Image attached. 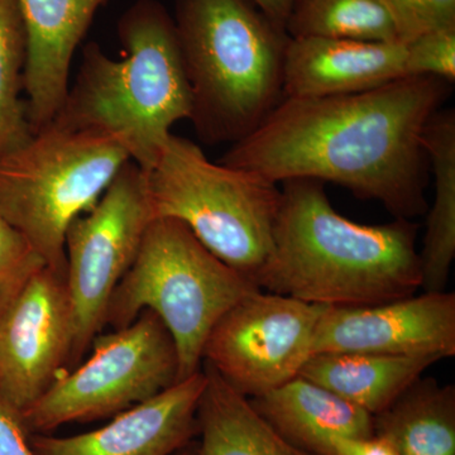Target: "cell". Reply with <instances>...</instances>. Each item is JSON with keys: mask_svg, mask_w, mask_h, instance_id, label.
Listing matches in <instances>:
<instances>
[{"mask_svg": "<svg viewBox=\"0 0 455 455\" xmlns=\"http://www.w3.org/2000/svg\"><path fill=\"white\" fill-rule=\"evenodd\" d=\"M331 455H398L396 449L382 436L366 438H333Z\"/></svg>", "mask_w": 455, "mask_h": 455, "instance_id": "4316f807", "label": "cell"}, {"mask_svg": "<svg viewBox=\"0 0 455 455\" xmlns=\"http://www.w3.org/2000/svg\"><path fill=\"white\" fill-rule=\"evenodd\" d=\"M46 266L31 242L0 215V313Z\"/></svg>", "mask_w": 455, "mask_h": 455, "instance_id": "603a6c76", "label": "cell"}, {"mask_svg": "<svg viewBox=\"0 0 455 455\" xmlns=\"http://www.w3.org/2000/svg\"><path fill=\"white\" fill-rule=\"evenodd\" d=\"M122 59L95 42L68 86L57 127L113 137L140 170L154 163L182 119L190 121L191 94L175 23L157 0H137L118 22Z\"/></svg>", "mask_w": 455, "mask_h": 455, "instance_id": "3957f363", "label": "cell"}, {"mask_svg": "<svg viewBox=\"0 0 455 455\" xmlns=\"http://www.w3.org/2000/svg\"><path fill=\"white\" fill-rule=\"evenodd\" d=\"M142 173L152 220L181 221L214 256L256 283L274 248L277 184L212 163L193 140L172 133Z\"/></svg>", "mask_w": 455, "mask_h": 455, "instance_id": "5b68a950", "label": "cell"}, {"mask_svg": "<svg viewBox=\"0 0 455 455\" xmlns=\"http://www.w3.org/2000/svg\"><path fill=\"white\" fill-rule=\"evenodd\" d=\"M250 403L283 438L309 453L331 455L333 438L374 435L373 415L302 376Z\"/></svg>", "mask_w": 455, "mask_h": 455, "instance_id": "2e32d148", "label": "cell"}, {"mask_svg": "<svg viewBox=\"0 0 455 455\" xmlns=\"http://www.w3.org/2000/svg\"><path fill=\"white\" fill-rule=\"evenodd\" d=\"M325 307L254 291L218 320L204 346L203 363L247 398L275 390L300 374Z\"/></svg>", "mask_w": 455, "mask_h": 455, "instance_id": "30bf717a", "label": "cell"}, {"mask_svg": "<svg viewBox=\"0 0 455 455\" xmlns=\"http://www.w3.org/2000/svg\"><path fill=\"white\" fill-rule=\"evenodd\" d=\"M259 290L204 247L181 221L154 220L110 299L106 325L124 328L142 311L155 313L175 341L181 381L202 370L204 346L218 320Z\"/></svg>", "mask_w": 455, "mask_h": 455, "instance_id": "8992f818", "label": "cell"}, {"mask_svg": "<svg viewBox=\"0 0 455 455\" xmlns=\"http://www.w3.org/2000/svg\"><path fill=\"white\" fill-rule=\"evenodd\" d=\"M151 220L142 170L130 161L98 203L68 227L65 280L74 315L71 363L82 361L106 326L110 299Z\"/></svg>", "mask_w": 455, "mask_h": 455, "instance_id": "9c48e42d", "label": "cell"}, {"mask_svg": "<svg viewBox=\"0 0 455 455\" xmlns=\"http://www.w3.org/2000/svg\"><path fill=\"white\" fill-rule=\"evenodd\" d=\"M110 0H17L27 31L25 94L32 133L52 123L70 86L71 62Z\"/></svg>", "mask_w": 455, "mask_h": 455, "instance_id": "5bb4252c", "label": "cell"}, {"mask_svg": "<svg viewBox=\"0 0 455 455\" xmlns=\"http://www.w3.org/2000/svg\"><path fill=\"white\" fill-rule=\"evenodd\" d=\"M204 370L139 405L113 416L97 430L73 436L29 434L35 455H172L197 434Z\"/></svg>", "mask_w": 455, "mask_h": 455, "instance_id": "4fadbf2b", "label": "cell"}, {"mask_svg": "<svg viewBox=\"0 0 455 455\" xmlns=\"http://www.w3.org/2000/svg\"><path fill=\"white\" fill-rule=\"evenodd\" d=\"M281 185L274 248L256 277L260 290L322 307H357L421 289L418 226L411 220L357 223L335 211L323 182Z\"/></svg>", "mask_w": 455, "mask_h": 455, "instance_id": "7a4b0ae2", "label": "cell"}, {"mask_svg": "<svg viewBox=\"0 0 455 455\" xmlns=\"http://www.w3.org/2000/svg\"><path fill=\"white\" fill-rule=\"evenodd\" d=\"M451 92L445 80L409 76L355 94L283 98L220 163L277 185H340L410 220L427 211L425 128Z\"/></svg>", "mask_w": 455, "mask_h": 455, "instance_id": "6da1fadb", "label": "cell"}, {"mask_svg": "<svg viewBox=\"0 0 455 455\" xmlns=\"http://www.w3.org/2000/svg\"><path fill=\"white\" fill-rule=\"evenodd\" d=\"M374 418V434L398 455H455V387L418 379Z\"/></svg>", "mask_w": 455, "mask_h": 455, "instance_id": "ffe728a7", "label": "cell"}, {"mask_svg": "<svg viewBox=\"0 0 455 455\" xmlns=\"http://www.w3.org/2000/svg\"><path fill=\"white\" fill-rule=\"evenodd\" d=\"M27 31L17 0H0V157L32 136L27 116Z\"/></svg>", "mask_w": 455, "mask_h": 455, "instance_id": "7402d4cb", "label": "cell"}, {"mask_svg": "<svg viewBox=\"0 0 455 455\" xmlns=\"http://www.w3.org/2000/svg\"><path fill=\"white\" fill-rule=\"evenodd\" d=\"M196 447L197 445L188 444L187 447L182 448L181 451H179L176 455H196Z\"/></svg>", "mask_w": 455, "mask_h": 455, "instance_id": "f1b7e54d", "label": "cell"}, {"mask_svg": "<svg viewBox=\"0 0 455 455\" xmlns=\"http://www.w3.org/2000/svg\"><path fill=\"white\" fill-rule=\"evenodd\" d=\"M436 362L439 359L433 357L319 353L310 355L299 376L376 416L390 407Z\"/></svg>", "mask_w": 455, "mask_h": 455, "instance_id": "e0dca14e", "label": "cell"}, {"mask_svg": "<svg viewBox=\"0 0 455 455\" xmlns=\"http://www.w3.org/2000/svg\"><path fill=\"white\" fill-rule=\"evenodd\" d=\"M319 353L454 357L455 293L424 291L371 307H326L311 346V355Z\"/></svg>", "mask_w": 455, "mask_h": 455, "instance_id": "7c38bea8", "label": "cell"}, {"mask_svg": "<svg viewBox=\"0 0 455 455\" xmlns=\"http://www.w3.org/2000/svg\"><path fill=\"white\" fill-rule=\"evenodd\" d=\"M409 77L406 44L290 37L284 56L283 98L355 94Z\"/></svg>", "mask_w": 455, "mask_h": 455, "instance_id": "9a60e30c", "label": "cell"}, {"mask_svg": "<svg viewBox=\"0 0 455 455\" xmlns=\"http://www.w3.org/2000/svg\"><path fill=\"white\" fill-rule=\"evenodd\" d=\"M253 2L275 25L284 29L293 0H253Z\"/></svg>", "mask_w": 455, "mask_h": 455, "instance_id": "83f0119b", "label": "cell"}, {"mask_svg": "<svg viewBox=\"0 0 455 455\" xmlns=\"http://www.w3.org/2000/svg\"><path fill=\"white\" fill-rule=\"evenodd\" d=\"M284 29L291 38L398 41L390 14L379 0H293Z\"/></svg>", "mask_w": 455, "mask_h": 455, "instance_id": "44dd1931", "label": "cell"}, {"mask_svg": "<svg viewBox=\"0 0 455 455\" xmlns=\"http://www.w3.org/2000/svg\"><path fill=\"white\" fill-rule=\"evenodd\" d=\"M390 14L398 41L455 27V0H379Z\"/></svg>", "mask_w": 455, "mask_h": 455, "instance_id": "cb8c5ba5", "label": "cell"}, {"mask_svg": "<svg viewBox=\"0 0 455 455\" xmlns=\"http://www.w3.org/2000/svg\"><path fill=\"white\" fill-rule=\"evenodd\" d=\"M0 455H35L22 412L0 394Z\"/></svg>", "mask_w": 455, "mask_h": 455, "instance_id": "484cf974", "label": "cell"}, {"mask_svg": "<svg viewBox=\"0 0 455 455\" xmlns=\"http://www.w3.org/2000/svg\"><path fill=\"white\" fill-rule=\"evenodd\" d=\"M172 18L196 134L235 145L283 100L290 36L253 0H175Z\"/></svg>", "mask_w": 455, "mask_h": 455, "instance_id": "277c9868", "label": "cell"}, {"mask_svg": "<svg viewBox=\"0 0 455 455\" xmlns=\"http://www.w3.org/2000/svg\"><path fill=\"white\" fill-rule=\"evenodd\" d=\"M73 343L65 272L46 266L0 313V394L26 411L70 362Z\"/></svg>", "mask_w": 455, "mask_h": 455, "instance_id": "8fae6325", "label": "cell"}, {"mask_svg": "<svg viewBox=\"0 0 455 455\" xmlns=\"http://www.w3.org/2000/svg\"><path fill=\"white\" fill-rule=\"evenodd\" d=\"M130 161L113 137L51 123L0 157V215L49 267L65 272L68 227L98 203Z\"/></svg>", "mask_w": 455, "mask_h": 455, "instance_id": "52a82bcc", "label": "cell"}, {"mask_svg": "<svg viewBox=\"0 0 455 455\" xmlns=\"http://www.w3.org/2000/svg\"><path fill=\"white\" fill-rule=\"evenodd\" d=\"M407 76L455 82V27L425 33L406 44Z\"/></svg>", "mask_w": 455, "mask_h": 455, "instance_id": "d4e9b609", "label": "cell"}, {"mask_svg": "<svg viewBox=\"0 0 455 455\" xmlns=\"http://www.w3.org/2000/svg\"><path fill=\"white\" fill-rule=\"evenodd\" d=\"M199 407L196 455H316L295 447L208 364Z\"/></svg>", "mask_w": 455, "mask_h": 455, "instance_id": "ac0fdd59", "label": "cell"}, {"mask_svg": "<svg viewBox=\"0 0 455 455\" xmlns=\"http://www.w3.org/2000/svg\"><path fill=\"white\" fill-rule=\"evenodd\" d=\"M424 146L435 196L421 248V290L445 291L455 259V112L440 109L425 128Z\"/></svg>", "mask_w": 455, "mask_h": 455, "instance_id": "d6986e66", "label": "cell"}, {"mask_svg": "<svg viewBox=\"0 0 455 455\" xmlns=\"http://www.w3.org/2000/svg\"><path fill=\"white\" fill-rule=\"evenodd\" d=\"M92 355L22 412L29 434L121 414L179 382V355L163 320L145 310L92 340Z\"/></svg>", "mask_w": 455, "mask_h": 455, "instance_id": "ba28073f", "label": "cell"}]
</instances>
